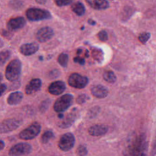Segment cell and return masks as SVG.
<instances>
[{"instance_id":"32","label":"cell","mask_w":156,"mask_h":156,"mask_svg":"<svg viewBox=\"0 0 156 156\" xmlns=\"http://www.w3.org/2000/svg\"><path fill=\"white\" fill-rule=\"evenodd\" d=\"M98 37L99 40H101V41H107L108 39V35H107V32L104 30H101L98 34Z\"/></svg>"},{"instance_id":"6","label":"cell","mask_w":156,"mask_h":156,"mask_svg":"<svg viewBox=\"0 0 156 156\" xmlns=\"http://www.w3.org/2000/svg\"><path fill=\"white\" fill-rule=\"evenodd\" d=\"M21 119L12 118H7L0 122V133H6L18 129L22 124Z\"/></svg>"},{"instance_id":"13","label":"cell","mask_w":156,"mask_h":156,"mask_svg":"<svg viewBox=\"0 0 156 156\" xmlns=\"http://www.w3.org/2000/svg\"><path fill=\"white\" fill-rule=\"evenodd\" d=\"M39 49V46L37 43H29L22 44L20 48V52L21 54L29 56L34 54Z\"/></svg>"},{"instance_id":"44","label":"cell","mask_w":156,"mask_h":156,"mask_svg":"<svg viewBox=\"0 0 156 156\" xmlns=\"http://www.w3.org/2000/svg\"><path fill=\"white\" fill-rule=\"evenodd\" d=\"M85 57H88V51L86 50V52H85Z\"/></svg>"},{"instance_id":"42","label":"cell","mask_w":156,"mask_h":156,"mask_svg":"<svg viewBox=\"0 0 156 156\" xmlns=\"http://www.w3.org/2000/svg\"><path fill=\"white\" fill-rule=\"evenodd\" d=\"M82 49H77V54L79 55V54L82 52Z\"/></svg>"},{"instance_id":"36","label":"cell","mask_w":156,"mask_h":156,"mask_svg":"<svg viewBox=\"0 0 156 156\" xmlns=\"http://www.w3.org/2000/svg\"><path fill=\"white\" fill-rule=\"evenodd\" d=\"M49 100L48 101V99L46 101L43 102V103H42V104L41 105V107H40L41 110L44 111L48 108V106H46V105H49Z\"/></svg>"},{"instance_id":"9","label":"cell","mask_w":156,"mask_h":156,"mask_svg":"<svg viewBox=\"0 0 156 156\" xmlns=\"http://www.w3.org/2000/svg\"><path fill=\"white\" fill-rule=\"evenodd\" d=\"M75 143V137L71 133L63 134L60 138L58 146L63 151H68L71 149Z\"/></svg>"},{"instance_id":"5","label":"cell","mask_w":156,"mask_h":156,"mask_svg":"<svg viewBox=\"0 0 156 156\" xmlns=\"http://www.w3.org/2000/svg\"><path fill=\"white\" fill-rule=\"evenodd\" d=\"M41 125L37 122H34L27 128L23 130L18 135L19 138L23 140H29L35 138L40 132Z\"/></svg>"},{"instance_id":"14","label":"cell","mask_w":156,"mask_h":156,"mask_svg":"<svg viewBox=\"0 0 156 156\" xmlns=\"http://www.w3.org/2000/svg\"><path fill=\"white\" fill-rule=\"evenodd\" d=\"M65 89V83L61 80H57L50 84V85L48 87V91L51 94L57 96L63 93Z\"/></svg>"},{"instance_id":"27","label":"cell","mask_w":156,"mask_h":156,"mask_svg":"<svg viewBox=\"0 0 156 156\" xmlns=\"http://www.w3.org/2000/svg\"><path fill=\"white\" fill-rule=\"evenodd\" d=\"M151 37V34L149 32H143L138 36V40L142 44H145Z\"/></svg>"},{"instance_id":"16","label":"cell","mask_w":156,"mask_h":156,"mask_svg":"<svg viewBox=\"0 0 156 156\" xmlns=\"http://www.w3.org/2000/svg\"><path fill=\"white\" fill-rule=\"evenodd\" d=\"M108 127L104 124H95L88 129V133L94 136H102L107 133Z\"/></svg>"},{"instance_id":"38","label":"cell","mask_w":156,"mask_h":156,"mask_svg":"<svg viewBox=\"0 0 156 156\" xmlns=\"http://www.w3.org/2000/svg\"><path fill=\"white\" fill-rule=\"evenodd\" d=\"M88 23L90 24V25H95L96 24V21L93 20H91V19H89L88 20Z\"/></svg>"},{"instance_id":"15","label":"cell","mask_w":156,"mask_h":156,"mask_svg":"<svg viewBox=\"0 0 156 156\" xmlns=\"http://www.w3.org/2000/svg\"><path fill=\"white\" fill-rule=\"evenodd\" d=\"M41 80L36 78L32 79L26 86L25 93L26 94H32L40 90L41 87Z\"/></svg>"},{"instance_id":"10","label":"cell","mask_w":156,"mask_h":156,"mask_svg":"<svg viewBox=\"0 0 156 156\" xmlns=\"http://www.w3.org/2000/svg\"><path fill=\"white\" fill-rule=\"evenodd\" d=\"M26 20L23 16L10 18L7 23V27L10 31H15L23 28L26 25Z\"/></svg>"},{"instance_id":"37","label":"cell","mask_w":156,"mask_h":156,"mask_svg":"<svg viewBox=\"0 0 156 156\" xmlns=\"http://www.w3.org/2000/svg\"><path fill=\"white\" fill-rule=\"evenodd\" d=\"M4 147H5V143L4 142V141L0 140V151L3 150Z\"/></svg>"},{"instance_id":"1","label":"cell","mask_w":156,"mask_h":156,"mask_svg":"<svg viewBox=\"0 0 156 156\" xmlns=\"http://www.w3.org/2000/svg\"><path fill=\"white\" fill-rule=\"evenodd\" d=\"M147 146L146 135L141 133L137 135L129 145L126 156H146Z\"/></svg>"},{"instance_id":"45","label":"cell","mask_w":156,"mask_h":156,"mask_svg":"<svg viewBox=\"0 0 156 156\" xmlns=\"http://www.w3.org/2000/svg\"><path fill=\"white\" fill-rule=\"evenodd\" d=\"M39 59H40V60H43V57H42L41 56H40V57H39Z\"/></svg>"},{"instance_id":"20","label":"cell","mask_w":156,"mask_h":156,"mask_svg":"<svg viewBox=\"0 0 156 156\" xmlns=\"http://www.w3.org/2000/svg\"><path fill=\"white\" fill-rule=\"evenodd\" d=\"M91 49L92 57L97 62L101 63L104 60V52L102 50L96 47H93Z\"/></svg>"},{"instance_id":"23","label":"cell","mask_w":156,"mask_h":156,"mask_svg":"<svg viewBox=\"0 0 156 156\" xmlns=\"http://www.w3.org/2000/svg\"><path fill=\"white\" fill-rule=\"evenodd\" d=\"M11 55V52L9 50H4L0 52V66L4 65Z\"/></svg>"},{"instance_id":"24","label":"cell","mask_w":156,"mask_h":156,"mask_svg":"<svg viewBox=\"0 0 156 156\" xmlns=\"http://www.w3.org/2000/svg\"><path fill=\"white\" fill-rule=\"evenodd\" d=\"M69 60V56L66 53H62L60 54L57 58L58 63L62 66V67H66Z\"/></svg>"},{"instance_id":"22","label":"cell","mask_w":156,"mask_h":156,"mask_svg":"<svg viewBox=\"0 0 156 156\" xmlns=\"http://www.w3.org/2000/svg\"><path fill=\"white\" fill-rule=\"evenodd\" d=\"M104 79L108 83H114L116 80V77L115 73L112 71H106L103 74Z\"/></svg>"},{"instance_id":"28","label":"cell","mask_w":156,"mask_h":156,"mask_svg":"<svg viewBox=\"0 0 156 156\" xmlns=\"http://www.w3.org/2000/svg\"><path fill=\"white\" fill-rule=\"evenodd\" d=\"M76 154L78 156H85L88 154V150L85 146L80 145L76 149Z\"/></svg>"},{"instance_id":"4","label":"cell","mask_w":156,"mask_h":156,"mask_svg":"<svg viewBox=\"0 0 156 156\" xmlns=\"http://www.w3.org/2000/svg\"><path fill=\"white\" fill-rule=\"evenodd\" d=\"M74 97L71 94H65L58 98L54 104V110L58 113L66 111L73 102Z\"/></svg>"},{"instance_id":"43","label":"cell","mask_w":156,"mask_h":156,"mask_svg":"<svg viewBox=\"0 0 156 156\" xmlns=\"http://www.w3.org/2000/svg\"><path fill=\"white\" fill-rule=\"evenodd\" d=\"M2 79H3L2 74L1 73H0V83H1V81H2Z\"/></svg>"},{"instance_id":"31","label":"cell","mask_w":156,"mask_h":156,"mask_svg":"<svg viewBox=\"0 0 156 156\" xmlns=\"http://www.w3.org/2000/svg\"><path fill=\"white\" fill-rule=\"evenodd\" d=\"M54 1L57 6L63 7L70 4L73 2V0H54Z\"/></svg>"},{"instance_id":"8","label":"cell","mask_w":156,"mask_h":156,"mask_svg":"<svg viewBox=\"0 0 156 156\" xmlns=\"http://www.w3.org/2000/svg\"><path fill=\"white\" fill-rule=\"evenodd\" d=\"M68 82L73 88L82 89L85 88L88 84V79L87 77L82 76L78 73H73L69 76Z\"/></svg>"},{"instance_id":"41","label":"cell","mask_w":156,"mask_h":156,"mask_svg":"<svg viewBox=\"0 0 156 156\" xmlns=\"http://www.w3.org/2000/svg\"><path fill=\"white\" fill-rule=\"evenodd\" d=\"M4 46V42L0 38V48H2Z\"/></svg>"},{"instance_id":"17","label":"cell","mask_w":156,"mask_h":156,"mask_svg":"<svg viewBox=\"0 0 156 156\" xmlns=\"http://www.w3.org/2000/svg\"><path fill=\"white\" fill-rule=\"evenodd\" d=\"M91 93L97 98H104L108 95V90L104 85H96L91 88Z\"/></svg>"},{"instance_id":"39","label":"cell","mask_w":156,"mask_h":156,"mask_svg":"<svg viewBox=\"0 0 156 156\" xmlns=\"http://www.w3.org/2000/svg\"><path fill=\"white\" fill-rule=\"evenodd\" d=\"M37 3L39 4H44L46 1V0H35Z\"/></svg>"},{"instance_id":"40","label":"cell","mask_w":156,"mask_h":156,"mask_svg":"<svg viewBox=\"0 0 156 156\" xmlns=\"http://www.w3.org/2000/svg\"><path fill=\"white\" fill-rule=\"evenodd\" d=\"M58 117L60 119H62L64 118V115H63V114L62 113H58Z\"/></svg>"},{"instance_id":"18","label":"cell","mask_w":156,"mask_h":156,"mask_svg":"<svg viewBox=\"0 0 156 156\" xmlns=\"http://www.w3.org/2000/svg\"><path fill=\"white\" fill-rule=\"evenodd\" d=\"M87 4L96 10H105L109 7V3L107 0H86Z\"/></svg>"},{"instance_id":"25","label":"cell","mask_w":156,"mask_h":156,"mask_svg":"<svg viewBox=\"0 0 156 156\" xmlns=\"http://www.w3.org/2000/svg\"><path fill=\"white\" fill-rule=\"evenodd\" d=\"M54 136V133L51 130H47L41 136V142L44 144L47 143L49 142V141L52 139Z\"/></svg>"},{"instance_id":"2","label":"cell","mask_w":156,"mask_h":156,"mask_svg":"<svg viewBox=\"0 0 156 156\" xmlns=\"http://www.w3.org/2000/svg\"><path fill=\"white\" fill-rule=\"evenodd\" d=\"M22 63L18 59H14L10 62L5 68V76L10 82L16 81L21 73Z\"/></svg>"},{"instance_id":"29","label":"cell","mask_w":156,"mask_h":156,"mask_svg":"<svg viewBox=\"0 0 156 156\" xmlns=\"http://www.w3.org/2000/svg\"><path fill=\"white\" fill-rule=\"evenodd\" d=\"M0 35L1 36H2L4 38L8 39V40L11 39L13 36V34L11 31L4 29H1L0 30Z\"/></svg>"},{"instance_id":"35","label":"cell","mask_w":156,"mask_h":156,"mask_svg":"<svg viewBox=\"0 0 156 156\" xmlns=\"http://www.w3.org/2000/svg\"><path fill=\"white\" fill-rule=\"evenodd\" d=\"M7 89V86L4 83H0V97L5 91Z\"/></svg>"},{"instance_id":"33","label":"cell","mask_w":156,"mask_h":156,"mask_svg":"<svg viewBox=\"0 0 156 156\" xmlns=\"http://www.w3.org/2000/svg\"><path fill=\"white\" fill-rule=\"evenodd\" d=\"M74 62L76 63H78L79 64L81 65H83L85 64V60L84 58L79 57V56H77L76 57L74 58Z\"/></svg>"},{"instance_id":"19","label":"cell","mask_w":156,"mask_h":156,"mask_svg":"<svg viewBox=\"0 0 156 156\" xmlns=\"http://www.w3.org/2000/svg\"><path fill=\"white\" fill-rule=\"evenodd\" d=\"M23 98V94L21 91L11 93L7 98V102L10 105H15L20 104Z\"/></svg>"},{"instance_id":"26","label":"cell","mask_w":156,"mask_h":156,"mask_svg":"<svg viewBox=\"0 0 156 156\" xmlns=\"http://www.w3.org/2000/svg\"><path fill=\"white\" fill-rule=\"evenodd\" d=\"M9 6L13 9L19 10L23 7V2L20 0H11L9 2Z\"/></svg>"},{"instance_id":"3","label":"cell","mask_w":156,"mask_h":156,"mask_svg":"<svg viewBox=\"0 0 156 156\" xmlns=\"http://www.w3.org/2000/svg\"><path fill=\"white\" fill-rule=\"evenodd\" d=\"M26 15L27 18L31 21L49 20L52 17L51 14L49 11L35 7L28 9L26 12Z\"/></svg>"},{"instance_id":"30","label":"cell","mask_w":156,"mask_h":156,"mask_svg":"<svg viewBox=\"0 0 156 156\" xmlns=\"http://www.w3.org/2000/svg\"><path fill=\"white\" fill-rule=\"evenodd\" d=\"M89 97L85 94H80L76 99V102L78 103L79 104H83L85 102H86L88 99Z\"/></svg>"},{"instance_id":"12","label":"cell","mask_w":156,"mask_h":156,"mask_svg":"<svg viewBox=\"0 0 156 156\" xmlns=\"http://www.w3.org/2000/svg\"><path fill=\"white\" fill-rule=\"evenodd\" d=\"M54 33L53 29L48 26L39 29L36 34V38L40 42H46L52 38Z\"/></svg>"},{"instance_id":"7","label":"cell","mask_w":156,"mask_h":156,"mask_svg":"<svg viewBox=\"0 0 156 156\" xmlns=\"http://www.w3.org/2000/svg\"><path fill=\"white\" fill-rule=\"evenodd\" d=\"M32 146L27 143H17L10 147L9 151V156H23L30 154L32 151Z\"/></svg>"},{"instance_id":"21","label":"cell","mask_w":156,"mask_h":156,"mask_svg":"<svg viewBox=\"0 0 156 156\" xmlns=\"http://www.w3.org/2000/svg\"><path fill=\"white\" fill-rule=\"evenodd\" d=\"M71 9L78 16H82L85 12L84 5L79 1L74 3L71 5Z\"/></svg>"},{"instance_id":"34","label":"cell","mask_w":156,"mask_h":156,"mask_svg":"<svg viewBox=\"0 0 156 156\" xmlns=\"http://www.w3.org/2000/svg\"><path fill=\"white\" fill-rule=\"evenodd\" d=\"M58 75H59V71L57 69L52 70L49 74V76L51 78H56L58 76Z\"/></svg>"},{"instance_id":"11","label":"cell","mask_w":156,"mask_h":156,"mask_svg":"<svg viewBox=\"0 0 156 156\" xmlns=\"http://www.w3.org/2000/svg\"><path fill=\"white\" fill-rule=\"evenodd\" d=\"M78 118V110L77 108L73 109L67 116L62 119V121L58 123V126L61 128L69 127Z\"/></svg>"}]
</instances>
